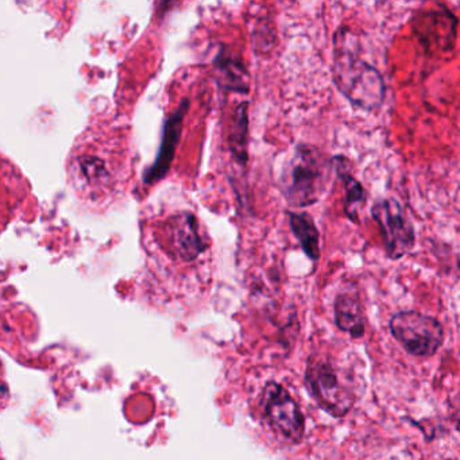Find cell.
I'll use <instances>...</instances> for the list:
<instances>
[{"mask_svg": "<svg viewBox=\"0 0 460 460\" xmlns=\"http://www.w3.org/2000/svg\"><path fill=\"white\" fill-rule=\"evenodd\" d=\"M335 319L338 327L354 338H360L365 332L362 308L355 296L349 293L338 296L335 301Z\"/></svg>", "mask_w": 460, "mask_h": 460, "instance_id": "obj_12", "label": "cell"}, {"mask_svg": "<svg viewBox=\"0 0 460 460\" xmlns=\"http://www.w3.org/2000/svg\"><path fill=\"white\" fill-rule=\"evenodd\" d=\"M371 215L381 231L387 257L400 260L411 252L416 243V233L405 209L395 199L376 201Z\"/></svg>", "mask_w": 460, "mask_h": 460, "instance_id": "obj_5", "label": "cell"}, {"mask_svg": "<svg viewBox=\"0 0 460 460\" xmlns=\"http://www.w3.org/2000/svg\"><path fill=\"white\" fill-rule=\"evenodd\" d=\"M190 109V101H184L176 112L166 120L165 128H164L163 142H161L160 150H158L157 158L152 168L145 174V182L146 184H155L160 181L168 174L173 163L174 155H176L177 145L181 138L182 125H184V118Z\"/></svg>", "mask_w": 460, "mask_h": 460, "instance_id": "obj_8", "label": "cell"}, {"mask_svg": "<svg viewBox=\"0 0 460 460\" xmlns=\"http://www.w3.org/2000/svg\"><path fill=\"white\" fill-rule=\"evenodd\" d=\"M166 244L169 254L177 260L195 261L208 249V236L201 230L198 217L190 212L174 215L166 222Z\"/></svg>", "mask_w": 460, "mask_h": 460, "instance_id": "obj_7", "label": "cell"}, {"mask_svg": "<svg viewBox=\"0 0 460 460\" xmlns=\"http://www.w3.org/2000/svg\"><path fill=\"white\" fill-rule=\"evenodd\" d=\"M306 381L320 405L335 417H341L354 405L352 385L343 371L322 357L311 358L306 368Z\"/></svg>", "mask_w": 460, "mask_h": 460, "instance_id": "obj_3", "label": "cell"}, {"mask_svg": "<svg viewBox=\"0 0 460 460\" xmlns=\"http://www.w3.org/2000/svg\"><path fill=\"white\" fill-rule=\"evenodd\" d=\"M82 172L90 182L102 181L103 177L107 176L103 163L101 160H96V158H84L82 161Z\"/></svg>", "mask_w": 460, "mask_h": 460, "instance_id": "obj_15", "label": "cell"}, {"mask_svg": "<svg viewBox=\"0 0 460 460\" xmlns=\"http://www.w3.org/2000/svg\"><path fill=\"white\" fill-rule=\"evenodd\" d=\"M217 85L227 93H247L250 91V75L241 56L228 47H222L214 61Z\"/></svg>", "mask_w": 460, "mask_h": 460, "instance_id": "obj_9", "label": "cell"}, {"mask_svg": "<svg viewBox=\"0 0 460 460\" xmlns=\"http://www.w3.org/2000/svg\"><path fill=\"white\" fill-rule=\"evenodd\" d=\"M263 411L270 427L287 440L297 443L303 438L305 421L296 401L281 385H266L262 394Z\"/></svg>", "mask_w": 460, "mask_h": 460, "instance_id": "obj_6", "label": "cell"}, {"mask_svg": "<svg viewBox=\"0 0 460 460\" xmlns=\"http://www.w3.org/2000/svg\"><path fill=\"white\" fill-rule=\"evenodd\" d=\"M390 331L409 354L428 357L443 343L444 331L433 317L419 312H400L390 320Z\"/></svg>", "mask_w": 460, "mask_h": 460, "instance_id": "obj_4", "label": "cell"}, {"mask_svg": "<svg viewBox=\"0 0 460 460\" xmlns=\"http://www.w3.org/2000/svg\"><path fill=\"white\" fill-rule=\"evenodd\" d=\"M231 153L239 165L246 166L249 160L247 145H249V103L243 102L236 107L231 125L230 138Z\"/></svg>", "mask_w": 460, "mask_h": 460, "instance_id": "obj_13", "label": "cell"}, {"mask_svg": "<svg viewBox=\"0 0 460 460\" xmlns=\"http://www.w3.org/2000/svg\"><path fill=\"white\" fill-rule=\"evenodd\" d=\"M290 228L309 260L320 258V234L314 217L306 212H289Z\"/></svg>", "mask_w": 460, "mask_h": 460, "instance_id": "obj_11", "label": "cell"}, {"mask_svg": "<svg viewBox=\"0 0 460 460\" xmlns=\"http://www.w3.org/2000/svg\"><path fill=\"white\" fill-rule=\"evenodd\" d=\"M332 169L344 185V212L352 222H358L359 209L367 203V190L351 174V163L341 155L331 158Z\"/></svg>", "mask_w": 460, "mask_h": 460, "instance_id": "obj_10", "label": "cell"}, {"mask_svg": "<svg viewBox=\"0 0 460 460\" xmlns=\"http://www.w3.org/2000/svg\"><path fill=\"white\" fill-rule=\"evenodd\" d=\"M332 72L341 95L363 111L381 109L385 83L381 72L358 55V39L349 29L341 28L333 36Z\"/></svg>", "mask_w": 460, "mask_h": 460, "instance_id": "obj_1", "label": "cell"}, {"mask_svg": "<svg viewBox=\"0 0 460 460\" xmlns=\"http://www.w3.org/2000/svg\"><path fill=\"white\" fill-rule=\"evenodd\" d=\"M332 171L331 158L317 147L297 145L282 169L279 190L289 206H314L327 190Z\"/></svg>", "mask_w": 460, "mask_h": 460, "instance_id": "obj_2", "label": "cell"}, {"mask_svg": "<svg viewBox=\"0 0 460 460\" xmlns=\"http://www.w3.org/2000/svg\"><path fill=\"white\" fill-rule=\"evenodd\" d=\"M276 34H274L273 23L268 20L258 21L254 28V45L258 52H268L274 47Z\"/></svg>", "mask_w": 460, "mask_h": 460, "instance_id": "obj_14", "label": "cell"}]
</instances>
